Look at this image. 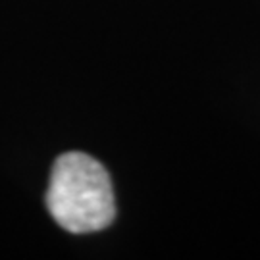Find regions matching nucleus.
<instances>
[{
  "label": "nucleus",
  "instance_id": "nucleus-1",
  "mask_svg": "<svg viewBox=\"0 0 260 260\" xmlns=\"http://www.w3.org/2000/svg\"><path fill=\"white\" fill-rule=\"evenodd\" d=\"M47 205L52 218L72 233L101 232L116 216L108 172L83 152H68L54 162Z\"/></svg>",
  "mask_w": 260,
  "mask_h": 260
}]
</instances>
